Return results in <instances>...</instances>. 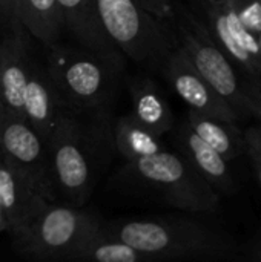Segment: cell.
Masks as SVG:
<instances>
[{
  "mask_svg": "<svg viewBox=\"0 0 261 262\" xmlns=\"http://www.w3.org/2000/svg\"><path fill=\"white\" fill-rule=\"evenodd\" d=\"M148 262L146 256L128 243L114 238L102 229L80 249L75 262Z\"/></svg>",
  "mask_w": 261,
  "mask_h": 262,
  "instance_id": "cell-19",
  "label": "cell"
},
{
  "mask_svg": "<svg viewBox=\"0 0 261 262\" xmlns=\"http://www.w3.org/2000/svg\"><path fill=\"white\" fill-rule=\"evenodd\" d=\"M229 0H203V3H212V5H223Z\"/></svg>",
  "mask_w": 261,
  "mask_h": 262,
  "instance_id": "cell-27",
  "label": "cell"
},
{
  "mask_svg": "<svg viewBox=\"0 0 261 262\" xmlns=\"http://www.w3.org/2000/svg\"><path fill=\"white\" fill-rule=\"evenodd\" d=\"M112 137L115 149L125 157L126 161L152 155L166 149L163 137L152 132L134 114L122 115L112 124Z\"/></svg>",
  "mask_w": 261,
  "mask_h": 262,
  "instance_id": "cell-17",
  "label": "cell"
},
{
  "mask_svg": "<svg viewBox=\"0 0 261 262\" xmlns=\"http://www.w3.org/2000/svg\"><path fill=\"white\" fill-rule=\"evenodd\" d=\"M178 46L197 72L243 117L261 121V80L243 72L217 45L208 26L180 8L175 14Z\"/></svg>",
  "mask_w": 261,
  "mask_h": 262,
  "instance_id": "cell-4",
  "label": "cell"
},
{
  "mask_svg": "<svg viewBox=\"0 0 261 262\" xmlns=\"http://www.w3.org/2000/svg\"><path fill=\"white\" fill-rule=\"evenodd\" d=\"M258 40H260V45H261V34H258Z\"/></svg>",
  "mask_w": 261,
  "mask_h": 262,
  "instance_id": "cell-29",
  "label": "cell"
},
{
  "mask_svg": "<svg viewBox=\"0 0 261 262\" xmlns=\"http://www.w3.org/2000/svg\"><path fill=\"white\" fill-rule=\"evenodd\" d=\"M142 2L157 17H160L166 21L175 20L177 8L174 6V3L171 0H142Z\"/></svg>",
  "mask_w": 261,
  "mask_h": 262,
  "instance_id": "cell-22",
  "label": "cell"
},
{
  "mask_svg": "<svg viewBox=\"0 0 261 262\" xmlns=\"http://www.w3.org/2000/svg\"><path fill=\"white\" fill-rule=\"evenodd\" d=\"M132 101V114L152 132L163 137L174 129L172 109L158 89V86L146 77H134L128 83Z\"/></svg>",
  "mask_w": 261,
  "mask_h": 262,
  "instance_id": "cell-15",
  "label": "cell"
},
{
  "mask_svg": "<svg viewBox=\"0 0 261 262\" xmlns=\"http://www.w3.org/2000/svg\"><path fill=\"white\" fill-rule=\"evenodd\" d=\"M103 230L140 250L146 261H229L237 256L225 232L189 218H146L103 224Z\"/></svg>",
  "mask_w": 261,
  "mask_h": 262,
  "instance_id": "cell-2",
  "label": "cell"
},
{
  "mask_svg": "<svg viewBox=\"0 0 261 262\" xmlns=\"http://www.w3.org/2000/svg\"><path fill=\"white\" fill-rule=\"evenodd\" d=\"M243 137H245V154H248L251 160L261 163V121L243 129Z\"/></svg>",
  "mask_w": 261,
  "mask_h": 262,
  "instance_id": "cell-21",
  "label": "cell"
},
{
  "mask_svg": "<svg viewBox=\"0 0 261 262\" xmlns=\"http://www.w3.org/2000/svg\"><path fill=\"white\" fill-rule=\"evenodd\" d=\"M175 144L177 152H180L218 193L232 195L235 192L229 161L203 141L186 121L175 130Z\"/></svg>",
  "mask_w": 261,
  "mask_h": 262,
  "instance_id": "cell-13",
  "label": "cell"
},
{
  "mask_svg": "<svg viewBox=\"0 0 261 262\" xmlns=\"http://www.w3.org/2000/svg\"><path fill=\"white\" fill-rule=\"evenodd\" d=\"M123 187L191 213H215L220 193L180 154L168 149L129 160L118 173Z\"/></svg>",
  "mask_w": 261,
  "mask_h": 262,
  "instance_id": "cell-3",
  "label": "cell"
},
{
  "mask_svg": "<svg viewBox=\"0 0 261 262\" xmlns=\"http://www.w3.org/2000/svg\"><path fill=\"white\" fill-rule=\"evenodd\" d=\"M57 5L63 20V29H68L75 41L85 49L103 57L115 68L123 69L125 55L105 32L95 0H57Z\"/></svg>",
  "mask_w": 261,
  "mask_h": 262,
  "instance_id": "cell-10",
  "label": "cell"
},
{
  "mask_svg": "<svg viewBox=\"0 0 261 262\" xmlns=\"http://www.w3.org/2000/svg\"><path fill=\"white\" fill-rule=\"evenodd\" d=\"M58 201L82 207L92 195L114 146L108 115L85 121L80 112H66L46 141Z\"/></svg>",
  "mask_w": 261,
  "mask_h": 262,
  "instance_id": "cell-1",
  "label": "cell"
},
{
  "mask_svg": "<svg viewBox=\"0 0 261 262\" xmlns=\"http://www.w3.org/2000/svg\"><path fill=\"white\" fill-rule=\"evenodd\" d=\"M0 232H9V223L2 204H0Z\"/></svg>",
  "mask_w": 261,
  "mask_h": 262,
  "instance_id": "cell-25",
  "label": "cell"
},
{
  "mask_svg": "<svg viewBox=\"0 0 261 262\" xmlns=\"http://www.w3.org/2000/svg\"><path fill=\"white\" fill-rule=\"evenodd\" d=\"M0 158H2V155H0Z\"/></svg>",
  "mask_w": 261,
  "mask_h": 262,
  "instance_id": "cell-31",
  "label": "cell"
},
{
  "mask_svg": "<svg viewBox=\"0 0 261 262\" xmlns=\"http://www.w3.org/2000/svg\"><path fill=\"white\" fill-rule=\"evenodd\" d=\"M9 28V32L0 40V98L3 109L23 117L22 97L32 60L28 52L25 26L17 21Z\"/></svg>",
  "mask_w": 261,
  "mask_h": 262,
  "instance_id": "cell-11",
  "label": "cell"
},
{
  "mask_svg": "<svg viewBox=\"0 0 261 262\" xmlns=\"http://www.w3.org/2000/svg\"><path fill=\"white\" fill-rule=\"evenodd\" d=\"M102 26L111 41L132 61L160 71L178 46L168 21L152 14L142 0H95Z\"/></svg>",
  "mask_w": 261,
  "mask_h": 262,
  "instance_id": "cell-7",
  "label": "cell"
},
{
  "mask_svg": "<svg viewBox=\"0 0 261 262\" xmlns=\"http://www.w3.org/2000/svg\"><path fill=\"white\" fill-rule=\"evenodd\" d=\"M0 21L12 26L18 20V0H0Z\"/></svg>",
  "mask_w": 261,
  "mask_h": 262,
  "instance_id": "cell-23",
  "label": "cell"
},
{
  "mask_svg": "<svg viewBox=\"0 0 261 262\" xmlns=\"http://www.w3.org/2000/svg\"><path fill=\"white\" fill-rule=\"evenodd\" d=\"M249 259L261 262V232L258 238L252 243V246L249 249Z\"/></svg>",
  "mask_w": 261,
  "mask_h": 262,
  "instance_id": "cell-24",
  "label": "cell"
},
{
  "mask_svg": "<svg viewBox=\"0 0 261 262\" xmlns=\"http://www.w3.org/2000/svg\"><path fill=\"white\" fill-rule=\"evenodd\" d=\"M0 204L6 213L9 233L12 235L31 221L48 201L0 158Z\"/></svg>",
  "mask_w": 261,
  "mask_h": 262,
  "instance_id": "cell-14",
  "label": "cell"
},
{
  "mask_svg": "<svg viewBox=\"0 0 261 262\" xmlns=\"http://www.w3.org/2000/svg\"><path fill=\"white\" fill-rule=\"evenodd\" d=\"M102 221L82 207L48 203L12 233L14 249L37 261H74L80 249L102 229Z\"/></svg>",
  "mask_w": 261,
  "mask_h": 262,
  "instance_id": "cell-6",
  "label": "cell"
},
{
  "mask_svg": "<svg viewBox=\"0 0 261 262\" xmlns=\"http://www.w3.org/2000/svg\"><path fill=\"white\" fill-rule=\"evenodd\" d=\"M251 163H252V169H254V172L257 175V180H258V183H260L261 186V163L260 161H255V160H251Z\"/></svg>",
  "mask_w": 261,
  "mask_h": 262,
  "instance_id": "cell-26",
  "label": "cell"
},
{
  "mask_svg": "<svg viewBox=\"0 0 261 262\" xmlns=\"http://www.w3.org/2000/svg\"><path fill=\"white\" fill-rule=\"evenodd\" d=\"M2 161L22 177L43 200L58 203L49 152L29 123L6 109L0 112Z\"/></svg>",
  "mask_w": 261,
  "mask_h": 262,
  "instance_id": "cell-8",
  "label": "cell"
},
{
  "mask_svg": "<svg viewBox=\"0 0 261 262\" xmlns=\"http://www.w3.org/2000/svg\"><path fill=\"white\" fill-rule=\"evenodd\" d=\"M160 72L169 81L175 94L188 104L189 111L237 124L245 120V117L197 72L180 46L166 57Z\"/></svg>",
  "mask_w": 261,
  "mask_h": 262,
  "instance_id": "cell-9",
  "label": "cell"
},
{
  "mask_svg": "<svg viewBox=\"0 0 261 262\" xmlns=\"http://www.w3.org/2000/svg\"><path fill=\"white\" fill-rule=\"evenodd\" d=\"M18 20L28 34L45 45L57 43L63 31L57 0H18Z\"/></svg>",
  "mask_w": 261,
  "mask_h": 262,
  "instance_id": "cell-18",
  "label": "cell"
},
{
  "mask_svg": "<svg viewBox=\"0 0 261 262\" xmlns=\"http://www.w3.org/2000/svg\"><path fill=\"white\" fill-rule=\"evenodd\" d=\"M23 117L46 144L58 120L69 112L57 94L45 64L32 60L23 89Z\"/></svg>",
  "mask_w": 261,
  "mask_h": 262,
  "instance_id": "cell-12",
  "label": "cell"
},
{
  "mask_svg": "<svg viewBox=\"0 0 261 262\" xmlns=\"http://www.w3.org/2000/svg\"><path fill=\"white\" fill-rule=\"evenodd\" d=\"M3 111V104H2V101H0V112Z\"/></svg>",
  "mask_w": 261,
  "mask_h": 262,
  "instance_id": "cell-28",
  "label": "cell"
},
{
  "mask_svg": "<svg viewBox=\"0 0 261 262\" xmlns=\"http://www.w3.org/2000/svg\"><path fill=\"white\" fill-rule=\"evenodd\" d=\"M188 126L212 149L222 154L228 161L235 160L245 154L243 129L237 123H228L206 115H200L194 111L188 112Z\"/></svg>",
  "mask_w": 261,
  "mask_h": 262,
  "instance_id": "cell-16",
  "label": "cell"
},
{
  "mask_svg": "<svg viewBox=\"0 0 261 262\" xmlns=\"http://www.w3.org/2000/svg\"><path fill=\"white\" fill-rule=\"evenodd\" d=\"M240 21L254 34H261V0H231Z\"/></svg>",
  "mask_w": 261,
  "mask_h": 262,
  "instance_id": "cell-20",
  "label": "cell"
},
{
  "mask_svg": "<svg viewBox=\"0 0 261 262\" xmlns=\"http://www.w3.org/2000/svg\"><path fill=\"white\" fill-rule=\"evenodd\" d=\"M45 68L69 111L108 115L122 69L88 49L78 51L57 43L51 45Z\"/></svg>",
  "mask_w": 261,
  "mask_h": 262,
  "instance_id": "cell-5",
  "label": "cell"
},
{
  "mask_svg": "<svg viewBox=\"0 0 261 262\" xmlns=\"http://www.w3.org/2000/svg\"><path fill=\"white\" fill-rule=\"evenodd\" d=\"M0 101H2V98H0ZM2 104H3V103H2Z\"/></svg>",
  "mask_w": 261,
  "mask_h": 262,
  "instance_id": "cell-30",
  "label": "cell"
}]
</instances>
